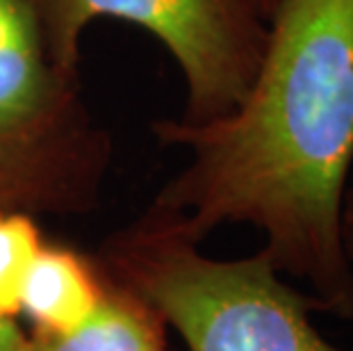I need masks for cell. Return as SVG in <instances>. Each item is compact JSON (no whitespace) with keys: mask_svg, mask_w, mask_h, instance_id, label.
I'll use <instances>...</instances> for the list:
<instances>
[{"mask_svg":"<svg viewBox=\"0 0 353 351\" xmlns=\"http://www.w3.org/2000/svg\"><path fill=\"white\" fill-rule=\"evenodd\" d=\"M43 242L32 214L0 208V315H19L21 288Z\"/></svg>","mask_w":353,"mask_h":351,"instance_id":"obj_7","label":"cell"},{"mask_svg":"<svg viewBox=\"0 0 353 351\" xmlns=\"http://www.w3.org/2000/svg\"><path fill=\"white\" fill-rule=\"evenodd\" d=\"M30 338L21 331L14 317L0 315V351H28Z\"/></svg>","mask_w":353,"mask_h":351,"instance_id":"obj_8","label":"cell"},{"mask_svg":"<svg viewBox=\"0 0 353 351\" xmlns=\"http://www.w3.org/2000/svg\"><path fill=\"white\" fill-rule=\"evenodd\" d=\"M105 292L99 263L71 246L43 242L21 288V308L34 331L64 333L96 310Z\"/></svg>","mask_w":353,"mask_h":351,"instance_id":"obj_5","label":"cell"},{"mask_svg":"<svg viewBox=\"0 0 353 351\" xmlns=\"http://www.w3.org/2000/svg\"><path fill=\"white\" fill-rule=\"evenodd\" d=\"M167 328L155 308L105 274L92 315L64 333L34 331L28 351H167Z\"/></svg>","mask_w":353,"mask_h":351,"instance_id":"obj_6","label":"cell"},{"mask_svg":"<svg viewBox=\"0 0 353 351\" xmlns=\"http://www.w3.org/2000/svg\"><path fill=\"white\" fill-rule=\"evenodd\" d=\"M112 160L108 130L78 73L50 57L28 0H0V208L82 214L99 203Z\"/></svg>","mask_w":353,"mask_h":351,"instance_id":"obj_3","label":"cell"},{"mask_svg":"<svg viewBox=\"0 0 353 351\" xmlns=\"http://www.w3.org/2000/svg\"><path fill=\"white\" fill-rule=\"evenodd\" d=\"M187 164L155 194V212L203 244L246 223L319 312L353 319V263L342 203L353 167V0H281L249 92L203 123H153Z\"/></svg>","mask_w":353,"mask_h":351,"instance_id":"obj_1","label":"cell"},{"mask_svg":"<svg viewBox=\"0 0 353 351\" xmlns=\"http://www.w3.org/2000/svg\"><path fill=\"white\" fill-rule=\"evenodd\" d=\"M251 3L255 5V10L260 12V17L265 19V21H269V17L274 14L276 5L281 3V0H251Z\"/></svg>","mask_w":353,"mask_h":351,"instance_id":"obj_10","label":"cell"},{"mask_svg":"<svg viewBox=\"0 0 353 351\" xmlns=\"http://www.w3.org/2000/svg\"><path fill=\"white\" fill-rule=\"evenodd\" d=\"M96 263L155 308L190 351H342L310 322L312 299L265 251L210 258L153 208L110 235Z\"/></svg>","mask_w":353,"mask_h":351,"instance_id":"obj_2","label":"cell"},{"mask_svg":"<svg viewBox=\"0 0 353 351\" xmlns=\"http://www.w3.org/2000/svg\"><path fill=\"white\" fill-rule=\"evenodd\" d=\"M342 242L349 260L353 263V183L347 188L342 203Z\"/></svg>","mask_w":353,"mask_h":351,"instance_id":"obj_9","label":"cell"},{"mask_svg":"<svg viewBox=\"0 0 353 351\" xmlns=\"http://www.w3.org/2000/svg\"><path fill=\"white\" fill-rule=\"evenodd\" d=\"M50 57L78 73L82 37L101 19L137 26L164 46L185 82L183 121L239 106L258 71L267 21L251 0H28Z\"/></svg>","mask_w":353,"mask_h":351,"instance_id":"obj_4","label":"cell"}]
</instances>
